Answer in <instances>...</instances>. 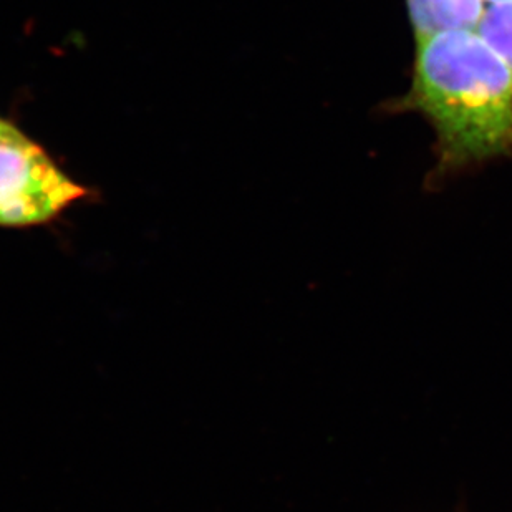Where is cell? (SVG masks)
Returning <instances> with one entry per match:
<instances>
[{"label":"cell","instance_id":"277c9868","mask_svg":"<svg viewBox=\"0 0 512 512\" xmlns=\"http://www.w3.org/2000/svg\"><path fill=\"white\" fill-rule=\"evenodd\" d=\"M476 29L506 63L512 77V0L484 5Z\"/></svg>","mask_w":512,"mask_h":512},{"label":"cell","instance_id":"7a4b0ae2","mask_svg":"<svg viewBox=\"0 0 512 512\" xmlns=\"http://www.w3.org/2000/svg\"><path fill=\"white\" fill-rule=\"evenodd\" d=\"M87 194L37 141L9 120H0V228L52 223Z\"/></svg>","mask_w":512,"mask_h":512},{"label":"cell","instance_id":"8992f818","mask_svg":"<svg viewBox=\"0 0 512 512\" xmlns=\"http://www.w3.org/2000/svg\"><path fill=\"white\" fill-rule=\"evenodd\" d=\"M0 120H2V118H0Z\"/></svg>","mask_w":512,"mask_h":512},{"label":"cell","instance_id":"3957f363","mask_svg":"<svg viewBox=\"0 0 512 512\" xmlns=\"http://www.w3.org/2000/svg\"><path fill=\"white\" fill-rule=\"evenodd\" d=\"M484 5L483 0H406L415 40L441 30L476 27Z\"/></svg>","mask_w":512,"mask_h":512},{"label":"cell","instance_id":"5b68a950","mask_svg":"<svg viewBox=\"0 0 512 512\" xmlns=\"http://www.w3.org/2000/svg\"><path fill=\"white\" fill-rule=\"evenodd\" d=\"M484 4H493V2H504V0H483Z\"/></svg>","mask_w":512,"mask_h":512},{"label":"cell","instance_id":"6da1fadb","mask_svg":"<svg viewBox=\"0 0 512 512\" xmlns=\"http://www.w3.org/2000/svg\"><path fill=\"white\" fill-rule=\"evenodd\" d=\"M405 107L436 135L441 166L476 165L512 150V77L476 27L415 40Z\"/></svg>","mask_w":512,"mask_h":512}]
</instances>
